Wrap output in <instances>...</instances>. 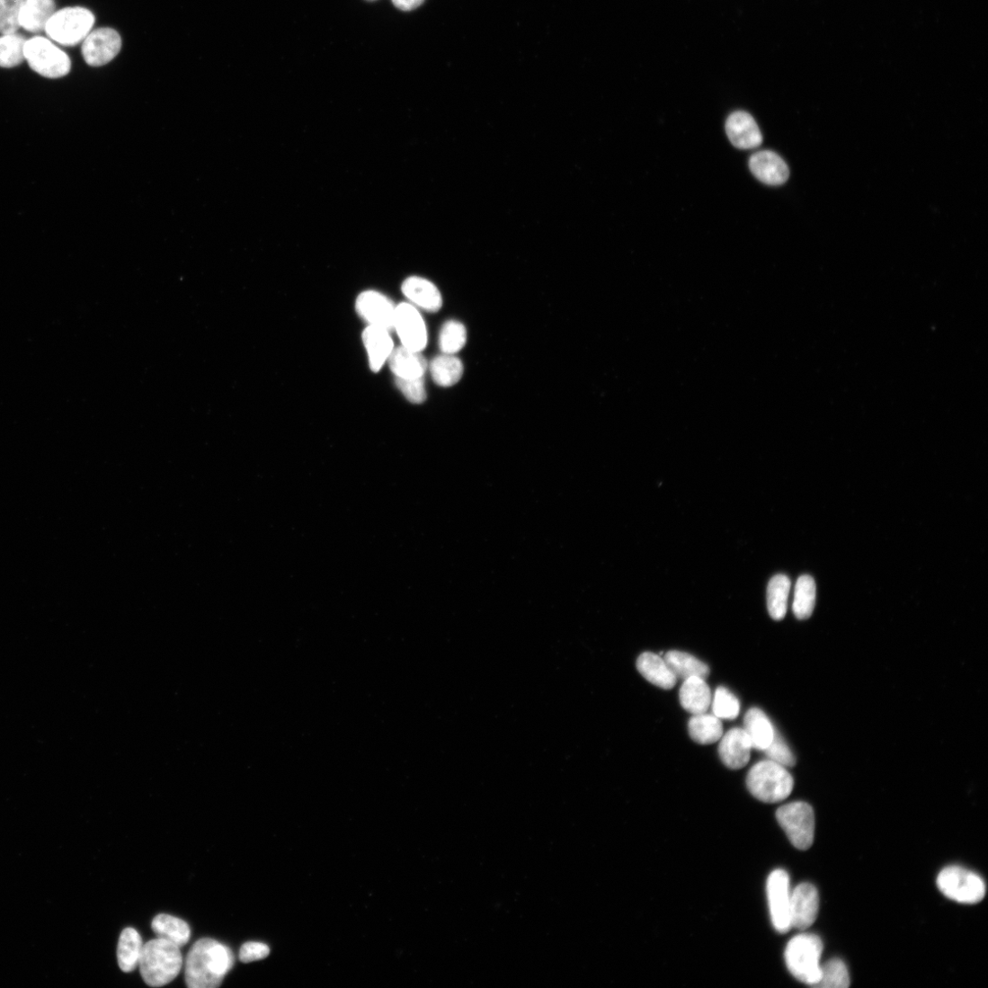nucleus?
<instances>
[{"label": "nucleus", "instance_id": "f257e3e1", "mask_svg": "<svg viewBox=\"0 0 988 988\" xmlns=\"http://www.w3.org/2000/svg\"><path fill=\"white\" fill-rule=\"evenodd\" d=\"M232 950L211 939H202L190 949L185 966V981L190 988L219 987L233 968Z\"/></svg>", "mask_w": 988, "mask_h": 988}, {"label": "nucleus", "instance_id": "f03ea898", "mask_svg": "<svg viewBox=\"0 0 988 988\" xmlns=\"http://www.w3.org/2000/svg\"><path fill=\"white\" fill-rule=\"evenodd\" d=\"M183 959L176 945L161 939L143 946L139 968L144 982L152 987H161L174 981L182 968Z\"/></svg>", "mask_w": 988, "mask_h": 988}, {"label": "nucleus", "instance_id": "7ed1b4c3", "mask_svg": "<svg viewBox=\"0 0 988 988\" xmlns=\"http://www.w3.org/2000/svg\"><path fill=\"white\" fill-rule=\"evenodd\" d=\"M794 784V778L786 767L770 760L756 763L747 776L750 793L767 804L779 803L788 798Z\"/></svg>", "mask_w": 988, "mask_h": 988}, {"label": "nucleus", "instance_id": "20e7f679", "mask_svg": "<svg viewBox=\"0 0 988 988\" xmlns=\"http://www.w3.org/2000/svg\"><path fill=\"white\" fill-rule=\"evenodd\" d=\"M823 942L819 936L802 933L788 943L785 958L788 970L800 982L815 986L821 975Z\"/></svg>", "mask_w": 988, "mask_h": 988}, {"label": "nucleus", "instance_id": "39448f33", "mask_svg": "<svg viewBox=\"0 0 988 988\" xmlns=\"http://www.w3.org/2000/svg\"><path fill=\"white\" fill-rule=\"evenodd\" d=\"M24 57L35 73L49 79L67 76L72 67L65 51L43 37H33L26 41Z\"/></svg>", "mask_w": 988, "mask_h": 988}, {"label": "nucleus", "instance_id": "423d86ee", "mask_svg": "<svg viewBox=\"0 0 988 988\" xmlns=\"http://www.w3.org/2000/svg\"><path fill=\"white\" fill-rule=\"evenodd\" d=\"M94 16L87 9L75 7L57 12L48 22L45 32L48 37L64 46H75L83 42L92 31Z\"/></svg>", "mask_w": 988, "mask_h": 988}, {"label": "nucleus", "instance_id": "0eeeda50", "mask_svg": "<svg viewBox=\"0 0 988 988\" xmlns=\"http://www.w3.org/2000/svg\"><path fill=\"white\" fill-rule=\"evenodd\" d=\"M938 886L946 897L963 904H976L986 893L985 883L979 875L958 866L944 868L939 875Z\"/></svg>", "mask_w": 988, "mask_h": 988}, {"label": "nucleus", "instance_id": "6e6552de", "mask_svg": "<svg viewBox=\"0 0 988 988\" xmlns=\"http://www.w3.org/2000/svg\"><path fill=\"white\" fill-rule=\"evenodd\" d=\"M776 818L795 848L807 850L812 847L815 821L810 805L805 802L788 804L777 810Z\"/></svg>", "mask_w": 988, "mask_h": 988}, {"label": "nucleus", "instance_id": "1a4fd4ad", "mask_svg": "<svg viewBox=\"0 0 988 988\" xmlns=\"http://www.w3.org/2000/svg\"><path fill=\"white\" fill-rule=\"evenodd\" d=\"M790 877L785 869L773 870L767 879V897L771 923L779 933L791 928Z\"/></svg>", "mask_w": 988, "mask_h": 988}, {"label": "nucleus", "instance_id": "9d476101", "mask_svg": "<svg viewBox=\"0 0 988 988\" xmlns=\"http://www.w3.org/2000/svg\"><path fill=\"white\" fill-rule=\"evenodd\" d=\"M395 330L402 346L422 352L428 343L426 324L417 308L408 303L396 307Z\"/></svg>", "mask_w": 988, "mask_h": 988}, {"label": "nucleus", "instance_id": "9b49d317", "mask_svg": "<svg viewBox=\"0 0 988 988\" xmlns=\"http://www.w3.org/2000/svg\"><path fill=\"white\" fill-rule=\"evenodd\" d=\"M122 40L118 31L101 28L91 31L82 45V55L87 65L93 67L106 66L120 54Z\"/></svg>", "mask_w": 988, "mask_h": 988}, {"label": "nucleus", "instance_id": "f8f14e48", "mask_svg": "<svg viewBox=\"0 0 988 988\" xmlns=\"http://www.w3.org/2000/svg\"><path fill=\"white\" fill-rule=\"evenodd\" d=\"M396 307L389 298L374 290L360 293L355 303L357 314L363 321L388 332L395 330Z\"/></svg>", "mask_w": 988, "mask_h": 988}, {"label": "nucleus", "instance_id": "ddd939ff", "mask_svg": "<svg viewBox=\"0 0 988 988\" xmlns=\"http://www.w3.org/2000/svg\"><path fill=\"white\" fill-rule=\"evenodd\" d=\"M818 911L819 895L816 888L811 883L800 884L792 892L791 896L792 928L808 929L814 923Z\"/></svg>", "mask_w": 988, "mask_h": 988}, {"label": "nucleus", "instance_id": "4468645a", "mask_svg": "<svg viewBox=\"0 0 988 988\" xmlns=\"http://www.w3.org/2000/svg\"><path fill=\"white\" fill-rule=\"evenodd\" d=\"M749 165L752 174L760 182L768 185H782L790 176L787 163L772 151L763 150L755 153L752 156Z\"/></svg>", "mask_w": 988, "mask_h": 988}, {"label": "nucleus", "instance_id": "2eb2a0df", "mask_svg": "<svg viewBox=\"0 0 988 988\" xmlns=\"http://www.w3.org/2000/svg\"><path fill=\"white\" fill-rule=\"evenodd\" d=\"M752 743L743 729L734 727L720 742L718 754L725 766L732 770L744 768L750 761Z\"/></svg>", "mask_w": 988, "mask_h": 988}, {"label": "nucleus", "instance_id": "dca6fc26", "mask_svg": "<svg viewBox=\"0 0 988 988\" xmlns=\"http://www.w3.org/2000/svg\"><path fill=\"white\" fill-rule=\"evenodd\" d=\"M725 132L733 145L740 149L754 148L762 143L756 121L744 111H736L726 120Z\"/></svg>", "mask_w": 988, "mask_h": 988}, {"label": "nucleus", "instance_id": "f3484780", "mask_svg": "<svg viewBox=\"0 0 988 988\" xmlns=\"http://www.w3.org/2000/svg\"><path fill=\"white\" fill-rule=\"evenodd\" d=\"M362 342L369 357V365L373 372H379L394 350V343L387 330L369 325L362 333Z\"/></svg>", "mask_w": 988, "mask_h": 988}, {"label": "nucleus", "instance_id": "a211bd4d", "mask_svg": "<svg viewBox=\"0 0 988 988\" xmlns=\"http://www.w3.org/2000/svg\"><path fill=\"white\" fill-rule=\"evenodd\" d=\"M388 362L396 378L403 379L424 378L428 367L426 359L421 352L404 346L393 350Z\"/></svg>", "mask_w": 988, "mask_h": 988}, {"label": "nucleus", "instance_id": "6ab92c4d", "mask_svg": "<svg viewBox=\"0 0 988 988\" xmlns=\"http://www.w3.org/2000/svg\"><path fill=\"white\" fill-rule=\"evenodd\" d=\"M402 291L412 303L429 312H438L442 307L441 293L426 279L408 278L402 285Z\"/></svg>", "mask_w": 988, "mask_h": 988}, {"label": "nucleus", "instance_id": "aec40b11", "mask_svg": "<svg viewBox=\"0 0 988 988\" xmlns=\"http://www.w3.org/2000/svg\"><path fill=\"white\" fill-rule=\"evenodd\" d=\"M636 665L643 677L660 689L670 690L677 685L678 679L658 654L645 652L639 656Z\"/></svg>", "mask_w": 988, "mask_h": 988}, {"label": "nucleus", "instance_id": "412c9836", "mask_svg": "<svg viewBox=\"0 0 988 988\" xmlns=\"http://www.w3.org/2000/svg\"><path fill=\"white\" fill-rule=\"evenodd\" d=\"M56 13L55 0H24L20 15L21 27L32 33L45 31L48 22Z\"/></svg>", "mask_w": 988, "mask_h": 988}, {"label": "nucleus", "instance_id": "4be33fe9", "mask_svg": "<svg viewBox=\"0 0 988 988\" xmlns=\"http://www.w3.org/2000/svg\"><path fill=\"white\" fill-rule=\"evenodd\" d=\"M681 706L688 712L706 713L711 704V691L705 680L692 677L686 680L680 691Z\"/></svg>", "mask_w": 988, "mask_h": 988}, {"label": "nucleus", "instance_id": "5701e85b", "mask_svg": "<svg viewBox=\"0 0 988 988\" xmlns=\"http://www.w3.org/2000/svg\"><path fill=\"white\" fill-rule=\"evenodd\" d=\"M663 659L678 680L698 677L706 681L709 677L708 665L688 653L669 651Z\"/></svg>", "mask_w": 988, "mask_h": 988}, {"label": "nucleus", "instance_id": "b1692460", "mask_svg": "<svg viewBox=\"0 0 988 988\" xmlns=\"http://www.w3.org/2000/svg\"><path fill=\"white\" fill-rule=\"evenodd\" d=\"M743 730L747 734L752 748L758 751H764L770 744L775 733L769 717L761 709L757 708H752L746 713Z\"/></svg>", "mask_w": 988, "mask_h": 988}, {"label": "nucleus", "instance_id": "393cba45", "mask_svg": "<svg viewBox=\"0 0 988 988\" xmlns=\"http://www.w3.org/2000/svg\"><path fill=\"white\" fill-rule=\"evenodd\" d=\"M151 928L158 939L171 942L180 948L187 945L191 939V931L189 924L169 914L156 916L152 921Z\"/></svg>", "mask_w": 988, "mask_h": 988}, {"label": "nucleus", "instance_id": "a878e982", "mask_svg": "<svg viewBox=\"0 0 988 988\" xmlns=\"http://www.w3.org/2000/svg\"><path fill=\"white\" fill-rule=\"evenodd\" d=\"M143 946L137 930L129 927L122 930L118 946V961L124 973H131L137 968Z\"/></svg>", "mask_w": 988, "mask_h": 988}, {"label": "nucleus", "instance_id": "bb28decb", "mask_svg": "<svg viewBox=\"0 0 988 988\" xmlns=\"http://www.w3.org/2000/svg\"><path fill=\"white\" fill-rule=\"evenodd\" d=\"M691 739L701 745H709L723 736V725L720 718L706 713L694 715L689 722Z\"/></svg>", "mask_w": 988, "mask_h": 988}, {"label": "nucleus", "instance_id": "cd10ccee", "mask_svg": "<svg viewBox=\"0 0 988 988\" xmlns=\"http://www.w3.org/2000/svg\"><path fill=\"white\" fill-rule=\"evenodd\" d=\"M791 590L789 578L783 574L774 576L768 584L767 606L774 620H782L788 612Z\"/></svg>", "mask_w": 988, "mask_h": 988}, {"label": "nucleus", "instance_id": "c85d7f7f", "mask_svg": "<svg viewBox=\"0 0 988 988\" xmlns=\"http://www.w3.org/2000/svg\"><path fill=\"white\" fill-rule=\"evenodd\" d=\"M434 382L442 387L456 385L462 378L463 365L454 354H441L435 357L430 366Z\"/></svg>", "mask_w": 988, "mask_h": 988}, {"label": "nucleus", "instance_id": "c756f323", "mask_svg": "<svg viewBox=\"0 0 988 988\" xmlns=\"http://www.w3.org/2000/svg\"><path fill=\"white\" fill-rule=\"evenodd\" d=\"M816 597V585L814 580L808 575L801 576L796 586L793 610L799 619H808L814 609Z\"/></svg>", "mask_w": 988, "mask_h": 988}, {"label": "nucleus", "instance_id": "7c9ffc66", "mask_svg": "<svg viewBox=\"0 0 988 988\" xmlns=\"http://www.w3.org/2000/svg\"><path fill=\"white\" fill-rule=\"evenodd\" d=\"M27 40L17 33L0 37V67L13 68L24 60V47Z\"/></svg>", "mask_w": 988, "mask_h": 988}, {"label": "nucleus", "instance_id": "2f4dec72", "mask_svg": "<svg viewBox=\"0 0 988 988\" xmlns=\"http://www.w3.org/2000/svg\"><path fill=\"white\" fill-rule=\"evenodd\" d=\"M850 985V977L845 963L841 959H832L821 965V975L814 987L847 988Z\"/></svg>", "mask_w": 988, "mask_h": 988}, {"label": "nucleus", "instance_id": "473e14b6", "mask_svg": "<svg viewBox=\"0 0 988 988\" xmlns=\"http://www.w3.org/2000/svg\"><path fill=\"white\" fill-rule=\"evenodd\" d=\"M466 342L467 331L461 323L451 320L444 324L439 340L440 348L443 353H457L465 346Z\"/></svg>", "mask_w": 988, "mask_h": 988}, {"label": "nucleus", "instance_id": "72a5a7b5", "mask_svg": "<svg viewBox=\"0 0 988 988\" xmlns=\"http://www.w3.org/2000/svg\"><path fill=\"white\" fill-rule=\"evenodd\" d=\"M712 709L718 718L733 720L740 715L741 703L729 690L718 687L715 692Z\"/></svg>", "mask_w": 988, "mask_h": 988}, {"label": "nucleus", "instance_id": "f704fd0d", "mask_svg": "<svg viewBox=\"0 0 988 988\" xmlns=\"http://www.w3.org/2000/svg\"><path fill=\"white\" fill-rule=\"evenodd\" d=\"M24 0H0V34L16 33Z\"/></svg>", "mask_w": 988, "mask_h": 988}, {"label": "nucleus", "instance_id": "c9c22d12", "mask_svg": "<svg viewBox=\"0 0 988 988\" xmlns=\"http://www.w3.org/2000/svg\"><path fill=\"white\" fill-rule=\"evenodd\" d=\"M769 759L785 767H793L797 759L786 742L776 731L770 744L764 750Z\"/></svg>", "mask_w": 988, "mask_h": 988}, {"label": "nucleus", "instance_id": "e433bc0d", "mask_svg": "<svg viewBox=\"0 0 988 988\" xmlns=\"http://www.w3.org/2000/svg\"><path fill=\"white\" fill-rule=\"evenodd\" d=\"M396 385L405 398L413 404H423L427 399L424 378L414 379L396 378Z\"/></svg>", "mask_w": 988, "mask_h": 988}, {"label": "nucleus", "instance_id": "4c0bfd02", "mask_svg": "<svg viewBox=\"0 0 988 988\" xmlns=\"http://www.w3.org/2000/svg\"><path fill=\"white\" fill-rule=\"evenodd\" d=\"M271 954L270 948L263 943L248 942L242 946L239 959L243 963H251L265 959Z\"/></svg>", "mask_w": 988, "mask_h": 988}, {"label": "nucleus", "instance_id": "58836bf2", "mask_svg": "<svg viewBox=\"0 0 988 988\" xmlns=\"http://www.w3.org/2000/svg\"><path fill=\"white\" fill-rule=\"evenodd\" d=\"M425 0H392L393 4L403 12H411L418 9Z\"/></svg>", "mask_w": 988, "mask_h": 988}, {"label": "nucleus", "instance_id": "ea45409f", "mask_svg": "<svg viewBox=\"0 0 988 988\" xmlns=\"http://www.w3.org/2000/svg\"><path fill=\"white\" fill-rule=\"evenodd\" d=\"M368 2H375V0H368Z\"/></svg>", "mask_w": 988, "mask_h": 988}]
</instances>
